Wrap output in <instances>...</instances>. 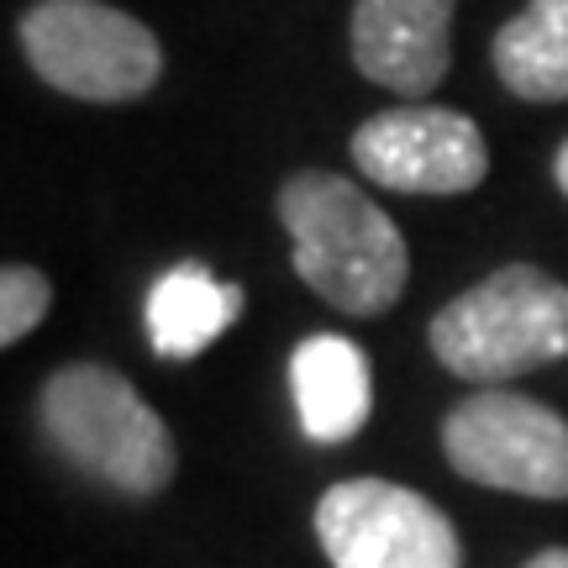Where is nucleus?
I'll return each mask as SVG.
<instances>
[{
	"mask_svg": "<svg viewBox=\"0 0 568 568\" xmlns=\"http://www.w3.org/2000/svg\"><path fill=\"white\" fill-rule=\"evenodd\" d=\"M48 305H53V284L42 280L38 268L11 264L0 274V343H21L48 316Z\"/></svg>",
	"mask_w": 568,
	"mask_h": 568,
	"instance_id": "12",
	"label": "nucleus"
},
{
	"mask_svg": "<svg viewBox=\"0 0 568 568\" xmlns=\"http://www.w3.org/2000/svg\"><path fill=\"white\" fill-rule=\"evenodd\" d=\"M290 395L295 416L311 443H347L358 437L374 406V379H368V353L347 337L316 332L290 353Z\"/></svg>",
	"mask_w": 568,
	"mask_h": 568,
	"instance_id": "9",
	"label": "nucleus"
},
{
	"mask_svg": "<svg viewBox=\"0 0 568 568\" xmlns=\"http://www.w3.org/2000/svg\"><path fill=\"white\" fill-rule=\"evenodd\" d=\"M432 353L447 374L474 385H506L527 368L568 358V284L537 264H506L432 322Z\"/></svg>",
	"mask_w": 568,
	"mask_h": 568,
	"instance_id": "2",
	"label": "nucleus"
},
{
	"mask_svg": "<svg viewBox=\"0 0 568 568\" xmlns=\"http://www.w3.org/2000/svg\"><path fill=\"white\" fill-rule=\"evenodd\" d=\"M280 222L290 232V258L326 305L347 316H379L400 301L410 253L400 226L343 174L305 169L280 190Z\"/></svg>",
	"mask_w": 568,
	"mask_h": 568,
	"instance_id": "1",
	"label": "nucleus"
},
{
	"mask_svg": "<svg viewBox=\"0 0 568 568\" xmlns=\"http://www.w3.org/2000/svg\"><path fill=\"white\" fill-rule=\"evenodd\" d=\"M443 453L464 479L531 500H568V422L510 389H479L447 410Z\"/></svg>",
	"mask_w": 568,
	"mask_h": 568,
	"instance_id": "5",
	"label": "nucleus"
},
{
	"mask_svg": "<svg viewBox=\"0 0 568 568\" xmlns=\"http://www.w3.org/2000/svg\"><path fill=\"white\" fill-rule=\"evenodd\" d=\"M552 180H558V190L568 195V142L558 148V159H552Z\"/></svg>",
	"mask_w": 568,
	"mask_h": 568,
	"instance_id": "14",
	"label": "nucleus"
},
{
	"mask_svg": "<svg viewBox=\"0 0 568 568\" xmlns=\"http://www.w3.org/2000/svg\"><path fill=\"white\" fill-rule=\"evenodd\" d=\"M527 568H568V548H542Z\"/></svg>",
	"mask_w": 568,
	"mask_h": 568,
	"instance_id": "13",
	"label": "nucleus"
},
{
	"mask_svg": "<svg viewBox=\"0 0 568 568\" xmlns=\"http://www.w3.org/2000/svg\"><path fill=\"white\" fill-rule=\"evenodd\" d=\"M332 568H464L458 531L426 495L389 479H343L316 500Z\"/></svg>",
	"mask_w": 568,
	"mask_h": 568,
	"instance_id": "6",
	"label": "nucleus"
},
{
	"mask_svg": "<svg viewBox=\"0 0 568 568\" xmlns=\"http://www.w3.org/2000/svg\"><path fill=\"white\" fill-rule=\"evenodd\" d=\"M243 316V290L216 280L201 264L169 268L153 290H148V343L159 358H195L216 343L232 322Z\"/></svg>",
	"mask_w": 568,
	"mask_h": 568,
	"instance_id": "10",
	"label": "nucleus"
},
{
	"mask_svg": "<svg viewBox=\"0 0 568 568\" xmlns=\"http://www.w3.org/2000/svg\"><path fill=\"white\" fill-rule=\"evenodd\" d=\"M42 426L69 464L122 495H159L174 479V437L116 368L63 364L42 385Z\"/></svg>",
	"mask_w": 568,
	"mask_h": 568,
	"instance_id": "3",
	"label": "nucleus"
},
{
	"mask_svg": "<svg viewBox=\"0 0 568 568\" xmlns=\"http://www.w3.org/2000/svg\"><path fill=\"white\" fill-rule=\"evenodd\" d=\"M453 0H358L353 6V63L358 74L406 101L437 90L453 63Z\"/></svg>",
	"mask_w": 568,
	"mask_h": 568,
	"instance_id": "8",
	"label": "nucleus"
},
{
	"mask_svg": "<svg viewBox=\"0 0 568 568\" xmlns=\"http://www.w3.org/2000/svg\"><path fill=\"white\" fill-rule=\"evenodd\" d=\"M495 74L521 101H568V0H531L495 32Z\"/></svg>",
	"mask_w": 568,
	"mask_h": 568,
	"instance_id": "11",
	"label": "nucleus"
},
{
	"mask_svg": "<svg viewBox=\"0 0 568 568\" xmlns=\"http://www.w3.org/2000/svg\"><path fill=\"white\" fill-rule=\"evenodd\" d=\"M21 53L74 101H138L163 74L159 38L105 0H38L21 17Z\"/></svg>",
	"mask_w": 568,
	"mask_h": 568,
	"instance_id": "4",
	"label": "nucleus"
},
{
	"mask_svg": "<svg viewBox=\"0 0 568 568\" xmlns=\"http://www.w3.org/2000/svg\"><path fill=\"white\" fill-rule=\"evenodd\" d=\"M358 174L400 195H464L489 174L485 132L447 105H395L353 132Z\"/></svg>",
	"mask_w": 568,
	"mask_h": 568,
	"instance_id": "7",
	"label": "nucleus"
}]
</instances>
